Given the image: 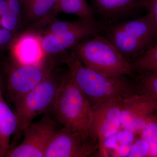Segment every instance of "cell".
<instances>
[{
  "label": "cell",
  "instance_id": "obj_1",
  "mask_svg": "<svg viewBox=\"0 0 157 157\" xmlns=\"http://www.w3.org/2000/svg\"><path fill=\"white\" fill-rule=\"evenodd\" d=\"M72 80L87 99L93 110L113 99L124 100L138 92L135 79L125 75H110L87 67L73 53L63 52Z\"/></svg>",
  "mask_w": 157,
  "mask_h": 157
},
{
  "label": "cell",
  "instance_id": "obj_2",
  "mask_svg": "<svg viewBox=\"0 0 157 157\" xmlns=\"http://www.w3.org/2000/svg\"><path fill=\"white\" fill-rule=\"evenodd\" d=\"M52 109L56 120L71 132L77 134L90 131L94 110L69 73L61 82Z\"/></svg>",
  "mask_w": 157,
  "mask_h": 157
},
{
  "label": "cell",
  "instance_id": "obj_3",
  "mask_svg": "<svg viewBox=\"0 0 157 157\" xmlns=\"http://www.w3.org/2000/svg\"><path fill=\"white\" fill-rule=\"evenodd\" d=\"M72 49L71 53L90 69L107 75L135 76L131 63L107 36L98 34L85 39Z\"/></svg>",
  "mask_w": 157,
  "mask_h": 157
},
{
  "label": "cell",
  "instance_id": "obj_4",
  "mask_svg": "<svg viewBox=\"0 0 157 157\" xmlns=\"http://www.w3.org/2000/svg\"><path fill=\"white\" fill-rule=\"evenodd\" d=\"M62 80L59 82L52 73L38 86L14 103L17 119L16 133L21 132L37 116L52 109Z\"/></svg>",
  "mask_w": 157,
  "mask_h": 157
},
{
  "label": "cell",
  "instance_id": "obj_5",
  "mask_svg": "<svg viewBox=\"0 0 157 157\" xmlns=\"http://www.w3.org/2000/svg\"><path fill=\"white\" fill-rule=\"evenodd\" d=\"M98 151L99 141L90 131L77 134L63 127L52 137L44 157H86Z\"/></svg>",
  "mask_w": 157,
  "mask_h": 157
},
{
  "label": "cell",
  "instance_id": "obj_6",
  "mask_svg": "<svg viewBox=\"0 0 157 157\" xmlns=\"http://www.w3.org/2000/svg\"><path fill=\"white\" fill-rule=\"evenodd\" d=\"M57 130L56 122L48 116L31 123L21 131L24 137L21 143L9 151L6 156L44 157L46 147Z\"/></svg>",
  "mask_w": 157,
  "mask_h": 157
},
{
  "label": "cell",
  "instance_id": "obj_7",
  "mask_svg": "<svg viewBox=\"0 0 157 157\" xmlns=\"http://www.w3.org/2000/svg\"><path fill=\"white\" fill-rule=\"evenodd\" d=\"M52 63L44 62L38 65L17 64L9 73L8 91L14 102L38 86L52 73Z\"/></svg>",
  "mask_w": 157,
  "mask_h": 157
},
{
  "label": "cell",
  "instance_id": "obj_8",
  "mask_svg": "<svg viewBox=\"0 0 157 157\" xmlns=\"http://www.w3.org/2000/svg\"><path fill=\"white\" fill-rule=\"evenodd\" d=\"M123 100H109L94 110L92 124L90 131L99 141L101 154L105 153L104 141L116 134L121 126Z\"/></svg>",
  "mask_w": 157,
  "mask_h": 157
},
{
  "label": "cell",
  "instance_id": "obj_9",
  "mask_svg": "<svg viewBox=\"0 0 157 157\" xmlns=\"http://www.w3.org/2000/svg\"><path fill=\"white\" fill-rule=\"evenodd\" d=\"M104 29L101 23L87 22L63 33L45 34L41 39L42 48L47 56L63 53L85 39L99 34Z\"/></svg>",
  "mask_w": 157,
  "mask_h": 157
},
{
  "label": "cell",
  "instance_id": "obj_10",
  "mask_svg": "<svg viewBox=\"0 0 157 157\" xmlns=\"http://www.w3.org/2000/svg\"><path fill=\"white\" fill-rule=\"evenodd\" d=\"M157 106L155 101L140 93L125 98L122 103V126L132 133L140 132Z\"/></svg>",
  "mask_w": 157,
  "mask_h": 157
},
{
  "label": "cell",
  "instance_id": "obj_11",
  "mask_svg": "<svg viewBox=\"0 0 157 157\" xmlns=\"http://www.w3.org/2000/svg\"><path fill=\"white\" fill-rule=\"evenodd\" d=\"M91 9L108 25L135 17L141 8L142 0H91Z\"/></svg>",
  "mask_w": 157,
  "mask_h": 157
},
{
  "label": "cell",
  "instance_id": "obj_12",
  "mask_svg": "<svg viewBox=\"0 0 157 157\" xmlns=\"http://www.w3.org/2000/svg\"><path fill=\"white\" fill-rule=\"evenodd\" d=\"M41 39L39 34L32 32L24 33L14 39L11 51L17 64L38 65L45 61L47 56L42 49Z\"/></svg>",
  "mask_w": 157,
  "mask_h": 157
},
{
  "label": "cell",
  "instance_id": "obj_13",
  "mask_svg": "<svg viewBox=\"0 0 157 157\" xmlns=\"http://www.w3.org/2000/svg\"><path fill=\"white\" fill-rule=\"evenodd\" d=\"M106 29L107 37L120 53L129 62L144 53L149 48L143 42L130 35L115 23Z\"/></svg>",
  "mask_w": 157,
  "mask_h": 157
},
{
  "label": "cell",
  "instance_id": "obj_14",
  "mask_svg": "<svg viewBox=\"0 0 157 157\" xmlns=\"http://www.w3.org/2000/svg\"><path fill=\"white\" fill-rule=\"evenodd\" d=\"M121 28L144 43L150 48L157 39V27L149 13L132 20L115 23Z\"/></svg>",
  "mask_w": 157,
  "mask_h": 157
},
{
  "label": "cell",
  "instance_id": "obj_15",
  "mask_svg": "<svg viewBox=\"0 0 157 157\" xmlns=\"http://www.w3.org/2000/svg\"><path fill=\"white\" fill-rule=\"evenodd\" d=\"M17 128L16 114L6 104L0 89V143L6 156L9 151L11 135L16 133Z\"/></svg>",
  "mask_w": 157,
  "mask_h": 157
},
{
  "label": "cell",
  "instance_id": "obj_16",
  "mask_svg": "<svg viewBox=\"0 0 157 157\" xmlns=\"http://www.w3.org/2000/svg\"><path fill=\"white\" fill-rule=\"evenodd\" d=\"M23 12L29 22H44L56 13L57 0H22Z\"/></svg>",
  "mask_w": 157,
  "mask_h": 157
},
{
  "label": "cell",
  "instance_id": "obj_17",
  "mask_svg": "<svg viewBox=\"0 0 157 157\" xmlns=\"http://www.w3.org/2000/svg\"><path fill=\"white\" fill-rule=\"evenodd\" d=\"M56 11V13L63 12L76 15L85 21L98 22L86 0H57Z\"/></svg>",
  "mask_w": 157,
  "mask_h": 157
},
{
  "label": "cell",
  "instance_id": "obj_18",
  "mask_svg": "<svg viewBox=\"0 0 157 157\" xmlns=\"http://www.w3.org/2000/svg\"><path fill=\"white\" fill-rule=\"evenodd\" d=\"M135 79L138 92L150 98L157 104V72L138 73Z\"/></svg>",
  "mask_w": 157,
  "mask_h": 157
},
{
  "label": "cell",
  "instance_id": "obj_19",
  "mask_svg": "<svg viewBox=\"0 0 157 157\" xmlns=\"http://www.w3.org/2000/svg\"><path fill=\"white\" fill-rule=\"evenodd\" d=\"M130 63L135 73L157 72V43Z\"/></svg>",
  "mask_w": 157,
  "mask_h": 157
},
{
  "label": "cell",
  "instance_id": "obj_20",
  "mask_svg": "<svg viewBox=\"0 0 157 157\" xmlns=\"http://www.w3.org/2000/svg\"><path fill=\"white\" fill-rule=\"evenodd\" d=\"M141 138L148 146V157H157V110H156L140 131Z\"/></svg>",
  "mask_w": 157,
  "mask_h": 157
},
{
  "label": "cell",
  "instance_id": "obj_21",
  "mask_svg": "<svg viewBox=\"0 0 157 157\" xmlns=\"http://www.w3.org/2000/svg\"><path fill=\"white\" fill-rule=\"evenodd\" d=\"M87 22H90L80 19L73 21H60L54 20L48 26L45 34H56L63 33L79 27Z\"/></svg>",
  "mask_w": 157,
  "mask_h": 157
},
{
  "label": "cell",
  "instance_id": "obj_22",
  "mask_svg": "<svg viewBox=\"0 0 157 157\" xmlns=\"http://www.w3.org/2000/svg\"><path fill=\"white\" fill-rule=\"evenodd\" d=\"M20 17L10 11L0 17L1 27L14 33L19 25Z\"/></svg>",
  "mask_w": 157,
  "mask_h": 157
},
{
  "label": "cell",
  "instance_id": "obj_23",
  "mask_svg": "<svg viewBox=\"0 0 157 157\" xmlns=\"http://www.w3.org/2000/svg\"><path fill=\"white\" fill-rule=\"evenodd\" d=\"M149 149L146 142L142 139L137 140L130 149L128 157H148Z\"/></svg>",
  "mask_w": 157,
  "mask_h": 157
},
{
  "label": "cell",
  "instance_id": "obj_24",
  "mask_svg": "<svg viewBox=\"0 0 157 157\" xmlns=\"http://www.w3.org/2000/svg\"><path fill=\"white\" fill-rule=\"evenodd\" d=\"M14 33L1 27L0 28V48L11 45L14 40Z\"/></svg>",
  "mask_w": 157,
  "mask_h": 157
},
{
  "label": "cell",
  "instance_id": "obj_25",
  "mask_svg": "<svg viewBox=\"0 0 157 157\" xmlns=\"http://www.w3.org/2000/svg\"><path fill=\"white\" fill-rule=\"evenodd\" d=\"M142 5L148 11L157 27V0H142Z\"/></svg>",
  "mask_w": 157,
  "mask_h": 157
},
{
  "label": "cell",
  "instance_id": "obj_26",
  "mask_svg": "<svg viewBox=\"0 0 157 157\" xmlns=\"http://www.w3.org/2000/svg\"><path fill=\"white\" fill-rule=\"evenodd\" d=\"M9 11L12 14L21 17L23 11L22 0H7Z\"/></svg>",
  "mask_w": 157,
  "mask_h": 157
},
{
  "label": "cell",
  "instance_id": "obj_27",
  "mask_svg": "<svg viewBox=\"0 0 157 157\" xmlns=\"http://www.w3.org/2000/svg\"><path fill=\"white\" fill-rule=\"evenodd\" d=\"M9 5L7 0H2L0 2V17L9 12Z\"/></svg>",
  "mask_w": 157,
  "mask_h": 157
},
{
  "label": "cell",
  "instance_id": "obj_28",
  "mask_svg": "<svg viewBox=\"0 0 157 157\" xmlns=\"http://www.w3.org/2000/svg\"><path fill=\"white\" fill-rule=\"evenodd\" d=\"M6 156L5 153H4V151H3L2 146L0 143V157Z\"/></svg>",
  "mask_w": 157,
  "mask_h": 157
},
{
  "label": "cell",
  "instance_id": "obj_29",
  "mask_svg": "<svg viewBox=\"0 0 157 157\" xmlns=\"http://www.w3.org/2000/svg\"><path fill=\"white\" fill-rule=\"evenodd\" d=\"M1 28V22H0V28Z\"/></svg>",
  "mask_w": 157,
  "mask_h": 157
},
{
  "label": "cell",
  "instance_id": "obj_30",
  "mask_svg": "<svg viewBox=\"0 0 157 157\" xmlns=\"http://www.w3.org/2000/svg\"><path fill=\"white\" fill-rule=\"evenodd\" d=\"M2 1V0H0V2H1V1Z\"/></svg>",
  "mask_w": 157,
  "mask_h": 157
},
{
  "label": "cell",
  "instance_id": "obj_31",
  "mask_svg": "<svg viewBox=\"0 0 157 157\" xmlns=\"http://www.w3.org/2000/svg\"><path fill=\"white\" fill-rule=\"evenodd\" d=\"M156 110H157V108H156Z\"/></svg>",
  "mask_w": 157,
  "mask_h": 157
}]
</instances>
